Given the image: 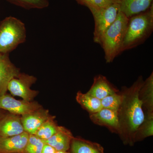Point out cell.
Here are the masks:
<instances>
[{
  "label": "cell",
  "mask_w": 153,
  "mask_h": 153,
  "mask_svg": "<svg viewBox=\"0 0 153 153\" xmlns=\"http://www.w3.org/2000/svg\"><path fill=\"white\" fill-rule=\"evenodd\" d=\"M119 91L106 77L98 75L94 77L93 84L87 93L101 100L108 96Z\"/></svg>",
  "instance_id": "obj_13"
},
{
  "label": "cell",
  "mask_w": 153,
  "mask_h": 153,
  "mask_svg": "<svg viewBox=\"0 0 153 153\" xmlns=\"http://www.w3.org/2000/svg\"><path fill=\"white\" fill-rule=\"evenodd\" d=\"M153 135V114H145L143 122L137 130L135 142L142 140Z\"/></svg>",
  "instance_id": "obj_20"
},
{
  "label": "cell",
  "mask_w": 153,
  "mask_h": 153,
  "mask_svg": "<svg viewBox=\"0 0 153 153\" xmlns=\"http://www.w3.org/2000/svg\"><path fill=\"white\" fill-rule=\"evenodd\" d=\"M123 99V95L121 91L111 94L101 100L103 108L118 111Z\"/></svg>",
  "instance_id": "obj_22"
},
{
  "label": "cell",
  "mask_w": 153,
  "mask_h": 153,
  "mask_svg": "<svg viewBox=\"0 0 153 153\" xmlns=\"http://www.w3.org/2000/svg\"><path fill=\"white\" fill-rule=\"evenodd\" d=\"M55 153H70L68 151H56Z\"/></svg>",
  "instance_id": "obj_26"
},
{
  "label": "cell",
  "mask_w": 153,
  "mask_h": 153,
  "mask_svg": "<svg viewBox=\"0 0 153 153\" xmlns=\"http://www.w3.org/2000/svg\"><path fill=\"white\" fill-rule=\"evenodd\" d=\"M43 107L37 102L17 100L6 94L0 96V109L4 110L13 114L22 116L27 114Z\"/></svg>",
  "instance_id": "obj_7"
},
{
  "label": "cell",
  "mask_w": 153,
  "mask_h": 153,
  "mask_svg": "<svg viewBox=\"0 0 153 153\" xmlns=\"http://www.w3.org/2000/svg\"><path fill=\"white\" fill-rule=\"evenodd\" d=\"M76 99L82 108L89 114L97 112L102 108L101 100L87 93L78 91L76 94Z\"/></svg>",
  "instance_id": "obj_18"
},
{
  "label": "cell",
  "mask_w": 153,
  "mask_h": 153,
  "mask_svg": "<svg viewBox=\"0 0 153 153\" xmlns=\"http://www.w3.org/2000/svg\"><path fill=\"white\" fill-rule=\"evenodd\" d=\"M139 98L146 114H153V73L144 81L139 91Z\"/></svg>",
  "instance_id": "obj_16"
},
{
  "label": "cell",
  "mask_w": 153,
  "mask_h": 153,
  "mask_svg": "<svg viewBox=\"0 0 153 153\" xmlns=\"http://www.w3.org/2000/svg\"><path fill=\"white\" fill-rule=\"evenodd\" d=\"M24 132L21 116L9 113L0 119V136L13 137Z\"/></svg>",
  "instance_id": "obj_12"
},
{
  "label": "cell",
  "mask_w": 153,
  "mask_h": 153,
  "mask_svg": "<svg viewBox=\"0 0 153 153\" xmlns=\"http://www.w3.org/2000/svg\"><path fill=\"white\" fill-rule=\"evenodd\" d=\"M15 5L26 10L43 9L49 7V0H6Z\"/></svg>",
  "instance_id": "obj_21"
},
{
  "label": "cell",
  "mask_w": 153,
  "mask_h": 153,
  "mask_svg": "<svg viewBox=\"0 0 153 153\" xmlns=\"http://www.w3.org/2000/svg\"><path fill=\"white\" fill-rule=\"evenodd\" d=\"M20 74V69L11 62L9 54L0 53V96L7 93L11 79Z\"/></svg>",
  "instance_id": "obj_8"
},
{
  "label": "cell",
  "mask_w": 153,
  "mask_h": 153,
  "mask_svg": "<svg viewBox=\"0 0 153 153\" xmlns=\"http://www.w3.org/2000/svg\"><path fill=\"white\" fill-rule=\"evenodd\" d=\"M56 151L52 146L45 143L41 153H55Z\"/></svg>",
  "instance_id": "obj_25"
},
{
  "label": "cell",
  "mask_w": 153,
  "mask_h": 153,
  "mask_svg": "<svg viewBox=\"0 0 153 153\" xmlns=\"http://www.w3.org/2000/svg\"><path fill=\"white\" fill-rule=\"evenodd\" d=\"M29 136L24 132L13 137L0 136V153H25Z\"/></svg>",
  "instance_id": "obj_11"
},
{
  "label": "cell",
  "mask_w": 153,
  "mask_h": 153,
  "mask_svg": "<svg viewBox=\"0 0 153 153\" xmlns=\"http://www.w3.org/2000/svg\"><path fill=\"white\" fill-rule=\"evenodd\" d=\"M52 116L48 110L43 107L21 116L24 131L29 134L35 135L39 128Z\"/></svg>",
  "instance_id": "obj_10"
},
{
  "label": "cell",
  "mask_w": 153,
  "mask_h": 153,
  "mask_svg": "<svg viewBox=\"0 0 153 153\" xmlns=\"http://www.w3.org/2000/svg\"><path fill=\"white\" fill-rule=\"evenodd\" d=\"M4 113L2 112V111H0V119H1L3 117H4Z\"/></svg>",
  "instance_id": "obj_27"
},
{
  "label": "cell",
  "mask_w": 153,
  "mask_h": 153,
  "mask_svg": "<svg viewBox=\"0 0 153 153\" xmlns=\"http://www.w3.org/2000/svg\"><path fill=\"white\" fill-rule=\"evenodd\" d=\"M89 117L95 124L105 127L111 132L118 134H119L120 124L117 111L102 108L97 112L89 114Z\"/></svg>",
  "instance_id": "obj_9"
},
{
  "label": "cell",
  "mask_w": 153,
  "mask_h": 153,
  "mask_svg": "<svg viewBox=\"0 0 153 153\" xmlns=\"http://www.w3.org/2000/svg\"><path fill=\"white\" fill-rule=\"evenodd\" d=\"M37 81L33 75L21 73L17 77L13 78L9 82L7 91L13 96L19 97L27 101H33L39 91L32 90L31 86Z\"/></svg>",
  "instance_id": "obj_6"
},
{
  "label": "cell",
  "mask_w": 153,
  "mask_h": 153,
  "mask_svg": "<svg viewBox=\"0 0 153 153\" xmlns=\"http://www.w3.org/2000/svg\"><path fill=\"white\" fill-rule=\"evenodd\" d=\"M73 138L70 131L60 126L59 131L55 134L44 141L45 143L52 146L57 151H68Z\"/></svg>",
  "instance_id": "obj_15"
},
{
  "label": "cell",
  "mask_w": 153,
  "mask_h": 153,
  "mask_svg": "<svg viewBox=\"0 0 153 153\" xmlns=\"http://www.w3.org/2000/svg\"><path fill=\"white\" fill-rule=\"evenodd\" d=\"M71 153H104V149L97 143L74 137L70 145Z\"/></svg>",
  "instance_id": "obj_17"
},
{
  "label": "cell",
  "mask_w": 153,
  "mask_h": 153,
  "mask_svg": "<svg viewBox=\"0 0 153 153\" xmlns=\"http://www.w3.org/2000/svg\"><path fill=\"white\" fill-rule=\"evenodd\" d=\"M80 4L87 7L105 8L115 4H120L119 0H76Z\"/></svg>",
  "instance_id": "obj_24"
},
{
  "label": "cell",
  "mask_w": 153,
  "mask_h": 153,
  "mask_svg": "<svg viewBox=\"0 0 153 153\" xmlns=\"http://www.w3.org/2000/svg\"><path fill=\"white\" fill-rule=\"evenodd\" d=\"M153 30V4L145 12L129 18L122 52L135 47L146 41Z\"/></svg>",
  "instance_id": "obj_2"
},
{
  "label": "cell",
  "mask_w": 153,
  "mask_h": 153,
  "mask_svg": "<svg viewBox=\"0 0 153 153\" xmlns=\"http://www.w3.org/2000/svg\"><path fill=\"white\" fill-rule=\"evenodd\" d=\"M94 21L93 40L100 44L105 31L116 19L120 11L119 4H115L105 8L88 7Z\"/></svg>",
  "instance_id": "obj_5"
},
{
  "label": "cell",
  "mask_w": 153,
  "mask_h": 153,
  "mask_svg": "<svg viewBox=\"0 0 153 153\" xmlns=\"http://www.w3.org/2000/svg\"><path fill=\"white\" fill-rule=\"evenodd\" d=\"M44 144L43 140L35 135L30 134L25 153H41Z\"/></svg>",
  "instance_id": "obj_23"
},
{
  "label": "cell",
  "mask_w": 153,
  "mask_h": 153,
  "mask_svg": "<svg viewBox=\"0 0 153 153\" xmlns=\"http://www.w3.org/2000/svg\"><path fill=\"white\" fill-rule=\"evenodd\" d=\"M120 10L127 18L145 12L153 4V0H119Z\"/></svg>",
  "instance_id": "obj_14"
},
{
  "label": "cell",
  "mask_w": 153,
  "mask_h": 153,
  "mask_svg": "<svg viewBox=\"0 0 153 153\" xmlns=\"http://www.w3.org/2000/svg\"><path fill=\"white\" fill-rule=\"evenodd\" d=\"M27 38L25 24L16 18L6 17L0 23V53L9 54Z\"/></svg>",
  "instance_id": "obj_4"
},
{
  "label": "cell",
  "mask_w": 153,
  "mask_h": 153,
  "mask_svg": "<svg viewBox=\"0 0 153 153\" xmlns=\"http://www.w3.org/2000/svg\"><path fill=\"white\" fill-rule=\"evenodd\" d=\"M55 117L52 116L39 128L35 135L45 141L49 139L59 131L60 126L55 121Z\"/></svg>",
  "instance_id": "obj_19"
},
{
  "label": "cell",
  "mask_w": 153,
  "mask_h": 153,
  "mask_svg": "<svg viewBox=\"0 0 153 153\" xmlns=\"http://www.w3.org/2000/svg\"><path fill=\"white\" fill-rule=\"evenodd\" d=\"M144 80L142 76L138 78L129 87H123L122 102L118 110L121 139L125 144L133 146L137 130L145 118L142 103L139 98V91Z\"/></svg>",
  "instance_id": "obj_1"
},
{
  "label": "cell",
  "mask_w": 153,
  "mask_h": 153,
  "mask_svg": "<svg viewBox=\"0 0 153 153\" xmlns=\"http://www.w3.org/2000/svg\"><path fill=\"white\" fill-rule=\"evenodd\" d=\"M128 20L129 18L120 10L114 22L102 37L100 45L104 51L107 63H111L122 52L123 44Z\"/></svg>",
  "instance_id": "obj_3"
}]
</instances>
